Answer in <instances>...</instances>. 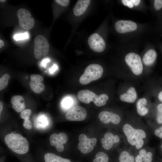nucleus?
<instances>
[{"label": "nucleus", "mask_w": 162, "mask_h": 162, "mask_svg": "<svg viewBox=\"0 0 162 162\" xmlns=\"http://www.w3.org/2000/svg\"><path fill=\"white\" fill-rule=\"evenodd\" d=\"M4 140L7 146L16 154H24L28 150L29 145L28 141L20 134H9L5 136Z\"/></svg>", "instance_id": "obj_1"}, {"label": "nucleus", "mask_w": 162, "mask_h": 162, "mask_svg": "<svg viewBox=\"0 0 162 162\" xmlns=\"http://www.w3.org/2000/svg\"><path fill=\"white\" fill-rule=\"evenodd\" d=\"M77 95L78 99L82 102L89 104L92 101L96 106L99 107L104 105L109 99L108 96L106 94L97 95L92 91L88 90L80 91Z\"/></svg>", "instance_id": "obj_2"}, {"label": "nucleus", "mask_w": 162, "mask_h": 162, "mask_svg": "<svg viewBox=\"0 0 162 162\" xmlns=\"http://www.w3.org/2000/svg\"><path fill=\"white\" fill-rule=\"evenodd\" d=\"M103 72V68L100 65L95 64H90L86 68L80 76L79 82L82 84L87 85L100 78Z\"/></svg>", "instance_id": "obj_3"}, {"label": "nucleus", "mask_w": 162, "mask_h": 162, "mask_svg": "<svg viewBox=\"0 0 162 162\" xmlns=\"http://www.w3.org/2000/svg\"><path fill=\"white\" fill-rule=\"evenodd\" d=\"M125 60L134 74L139 75L142 74L143 64L139 55L134 52H130L126 55Z\"/></svg>", "instance_id": "obj_4"}, {"label": "nucleus", "mask_w": 162, "mask_h": 162, "mask_svg": "<svg viewBox=\"0 0 162 162\" xmlns=\"http://www.w3.org/2000/svg\"><path fill=\"white\" fill-rule=\"evenodd\" d=\"M123 130L126 136L129 143L132 146L135 145L137 140L146 137L144 131L141 129H135L130 125L126 124L124 125Z\"/></svg>", "instance_id": "obj_5"}, {"label": "nucleus", "mask_w": 162, "mask_h": 162, "mask_svg": "<svg viewBox=\"0 0 162 162\" xmlns=\"http://www.w3.org/2000/svg\"><path fill=\"white\" fill-rule=\"evenodd\" d=\"M34 54L35 58L39 59L42 55L45 56L49 52V45L47 39L41 35H37L34 40Z\"/></svg>", "instance_id": "obj_6"}, {"label": "nucleus", "mask_w": 162, "mask_h": 162, "mask_svg": "<svg viewBox=\"0 0 162 162\" xmlns=\"http://www.w3.org/2000/svg\"><path fill=\"white\" fill-rule=\"evenodd\" d=\"M17 16L19 24L22 28L29 30L33 27L34 20L31 17V14L28 11L24 8H20L17 12Z\"/></svg>", "instance_id": "obj_7"}, {"label": "nucleus", "mask_w": 162, "mask_h": 162, "mask_svg": "<svg viewBox=\"0 0 162 162\" xmlns=\"http://www.w3.org/2000/svg\"><path fill=\"white\" fill-rule=\"evenodd\" d=\"M78 148L81 152L86 154L92 151L95 146L97 140L95 138H89L84 134H80L78 137Z\"/></svg>", "instance_id": "obj_8"}, {"label": "nucleus", "mask_w": 162, "mask_h": 162, "mask_svg": "<svg viewBox=\"0 0 162 162\" xmlns=\"http://www.w3.org/2000/svg\"><path fill=\"white\" fill-rule=\"evenodd\" d=\"M87 115L86 110L83 107L76 106L71 109L65 114L66 119L69 121H81Z\"/></svg>", "instance_id": "obj_9"}, {"label": "nucleus", "mask_w": 162, "mask_h": 162, "mask_svg": "<svg viewBox=\"0 0 162 162\" xmlns=\"http://www.w3.org/2000/svg\"><path fill=\"white\" fill-rule=\"evenodd\" d=\"M88 42L90 48L96 52H103L106 47L104 41L97 33H94L91 34L88 39Z\"/></svg>", "instance_id": "obj_10"}, {"label": "nucleus", "mask_w": 162, "mask_h": 162, "mask_svg": "<svg viewBox=\"0 0 162 162\" xmlns=\"http://www.w3.org/2000/svg\"><path fill=\"white\" fill-rule=\"evenodd\" d=\"M49 140L51 145L55 146L58 152H61L64 150L63 144L67 142L68 136L63 132H61L58 134L54 133L51 135Z\"/></svg>", "instance_id": "obj_11"}, {"label": "nucleus", "mask_w": 162, "mask_h": 162, "mask_svg": "<svg viewBox=\"0 0 162 162\" xmlns=\"http://www.w3.org/2000/svg\"><path fill=\"white\" fill-rule=\"evenodd\" d=\"M136 23L131 20H120L115 23L116 30L120 33H124L134 31L137 28Z\"/></svg>", "instance_id": "obj_12"}, {"label": "nucleus", "mask_w": 162, "mask_h": 162, "mask_svg": "<svg viewBox=\"0 0 162 162\" xmlns=\"http://www.w3.org/2000/svg\"><path fill=\"white\" fill-rule=\"evenodd\" d=\"M98 118L102 123L106 124L112 122L118 124L121 121L120 116L117 114L107 111H102L99 114Z\"/></svg>", "instance_id": "obj_13"}, {"label": "nucleus", "mask_w": 162, "mask_h": 162, "mask_svg": "<svg viewBox=\"0 0 162 162\" xmlns=\"http://www.w3.org/2000/svg\"><path fill=\"white\" fill-rule=\"evenodd\" d=\"M104 138L101 139L102 146L104 149L109 150L112 147L114 143L119 141V136L116 135L114 136L111 133L107 132L104 136Z\"/></svg>", "instance_id": "obj_14"}, {"label": "nucleus", "mask_w": 162, "mask_h": 162, "mask_svg": "<svg viewBox=\"0 0 162 162\" xmlns=\"http://www.w3.org/2000/svg\"><path fill=\"white\" fill-rule=\"evenodd\" d=\"M11 102L12 108L17 112H20L25 108V104L23 98L20 95H15L12 97Z\"/></svg>", "instance_id": "obj_15"}, {"label": "nucleus", "mask_w": 162, "mask_h": 162, "mask_svg": "<svg viewBox=\"0 0 162 162\" xmlns=\"http://www.w3.org/2000/svg\"><path fill=\"white\" fill-rule=\"evenodd\" d=\"M90 1V0L77 1L73 9L74 15L79 16L83 14L88 8Z\"/></svg>", "instance_id": "obj_16"}, {"label": "nucleus", "mask_w": 162, "mask_h": 162, "mask_svg": "<svg viewBox=\"0 0 162 162\" xmlns=\"http://www.w3.org/2000/svg\"><path fill=\"white\" fill-rule=\"evenodd\" d=\"M137 98V94L135 89L132 87L129 88L125 93L121 94L120 96L122 101L129 103L134 102Z\"/></svg>", "instance_id": "obj_17"}, {"label": "nucleus", "mask_w": 162, "mask_h": 162, "mask_svg": "<svg viewBox=\"0 0 162 162\" xmlns=\"http://www.w3.org/2000/svg\"><path fill=\"white\" fill-rule=\"evenodd\" d=\"M157 58V53L153 49L148 50L144 54L143 58L142 61L146 65H150L155 62Z\"/></svg>", "instance_id": "obj_18"}, {"label": "nucleus", "mask_w": 162, "mask_h": 162, "mask_svg": "<svg viewBox=\"0 0 162 162\" xmlns=\"http://www.w3.org/2000/svg\"><path fill=\"white\" fill-rule=\"evenodd\" d=\"M44 159L45 162H72L68 159L51 153L46 154L44 156Z\"/></svg>", "instance_id": "obj_19"}, {"label": "nucleus", "mask_w": 162, "mask_h": 162, "mask_svg": "<svg viewBox=\"0 0 162 162\" xmlns=\"http://www.w3.org/2000/svg\"><path fill=\"white\" fill-rule=\"evenodd\" d=\"M147 104V100L145 98H140L137 101L136 104L137 111L140 116H144L148 112V110L146 107Z\"/></svg>", "instance_id": "obj_20"}, {"label": "nucleus", "mask_w": 162, "mask_h": 162, "mask_svg": "<svg viewBox=\"0 0 162 162\" xmlns=\"http://www.w3.org/2000/svg\"><path fill=\"white\" fill-rule=\"evenodd\" d=\"M29 85L32 90L36 93H40L45 89L44 84L41 82H34L31 81Z\"/></svg>", "instance_id": "obj_21"}, {"label": "nucleus", "mask_w": 162, "mask_h": 162, "mask_svg": "<svg viewBox=\"0 0 162 162\" xmlns=\"http://www.w3.org/2000/svg\"><path fill=\"white\" fill-rule=\"evenodd\" d=\"M109 158L106 153L102 152L97 153L95 157L92 160V162H108Z\"/></svg>", "instance_id": "obj_22"}, {"label": "nucleus", "mask_w": 162, "mask_h": 162, "mask_svg": "<svg viewBox=\"0 0 162 162\" xmlns=\"http://www.w3.org/2000/svg\"><path fill=\"white\" fill-rule=\"evenodd\" d=\"M119 162H134L133 156L130 155L127 151H124L120 154L119 158Z\"/></svg>", "instance_id": "obj_23"}, {"label": "nucleus", "mask_w": 162, "mask_h": 162, "mask_svg": "<svg viewBox=\"0 0 162 162\" xmlns=\"http://www.w3.org/2000/svg\"><path fill=\"white\" fill-rule=\"evenodd\" d=\"M10 78V75L8 74H4L0 79V90L5 88L8 82V80Z\"/></svg>", "instance_id": "obj_24"}, {"label": "nucleus", "mask_w": 162, "mask_h": 162, "mask_svg": "<svg viewBox=\"0 0 162 162\" xmlns=\"http://www.w3.org/2000/svg\"><path fill=\"white\" fill-rule=\"evenodd\" d=\"M156 119L159 124H162V103L158 104L157 106Z\"/></svg>", "instance_id": "obj_25"}, {"label": "nucleus", "mask_w": 162, "mask_h": 162, "mask_svg": "<svg viewBox=\"0 0 162 162\" xmlns=\"http://www.w3.org/2000/svg\"><path fill=\"white\" fill-rule=\"evenodd\" d=\"M32 111L30 109H26L22 111L20 115V117L25 119H28L31 114Z\"/></svg>", "instance_id": "obj_26"}, {"label": "nucleus", "mask_w": 162, "mask_h": 162, "mask_svg": "<svg viewBox=\"0 0 162 162\" xmlns=\"http://www.w3.org/2000/svg\"><path fill=\"white\" fill-rule=\"evenodd\" d=\"M31 81L34 82H41L43 80V78L40 75L36 74H32L30 76Z\"/></svg>", "instance_id": "obj_27"}, {"label": "nucleus", "mask_w": 162, "mask_h": 162, "mask_svg": "<svg viewBox=\"0 0 162 162\" xmlns=\"http://www.w3.org/2000/svg\"><path fill=\"white\" fill-rule=\"evenodd\" d=\"M28 37V35L27 33L17 34L15 35L14 38L16 40H22L27 39Z\"/></svg>", "instance_id": "obj_28"}, {"label": "nucleus", "mask_w": 162, "mask_h": 162, "mask_svg": "<svg viewBox=\"0 0 162 162\" xmlns=\"http://www.w3.org/2000/svg\"><path fill=\"white\" fill-rule=\"evenodd\" d=\"M152 152H147L142 159L143 161L144 162H152Z\"/></svg>", "instance_id": "obj_29"}, {"label": "nucleus", "mask_w": 162, "mask_h": 162, "mask_svg": "<svg viewBox=\"0 0 162 162\" xmlns=\"http://www.w3.org/2000/svg\"><path fill=\"white\" fill-rule=\"evenodd\" d=\"M23 125L24 127L28 130H30L32 128V124L31 121L28 119H25L24 121Z\"/></svg>", "instance_id": "obj_30"}, {"label": "nucleus", "mask_w": 162, "mask_h": 162, "mask_svg": "<svg viewBox=\"0 0 162 162\" xmlns=\"http://www.w3.org/2000/svg\"><path fill=\"white\" fill-rule=\"evenodd\" d=\"M72 100L70 98H66L63 101V106L64 108H68L71 106L72 104Z\"/></svg>", "instance_id": "obj_31"}, {"label": "nucleus", "mask_w": 162, "mask_h": 162, "mask_svg": "<svg viewBox=\"0 0 162 162\" xmlns=\"http://www.w3.org/2000/svg\"><path fill=\"white\" fill-rule=\"evenodd\" d=\"M154 6L156 10H160L162 7V0H154Z\"/></svg>", "instance_id": "obj_32"}, {"label": "nucleus", "mask_w": 162, "mask_h": 162, "mask_svg": "<svg viewBox=\"0 0 162 162\" xmlns=\"http://www.w3.org/2000/svg\"><path fill=\"white\" fill-rule=\"evenodd\" d=\"M55 1L59 5L63 6L66 7L69 4V0H56Z\"/></svg>", "instance_id": "obj_33"}, {"label": "nucleus", "mask_w": 162, "mask_h": 162, "mask_svg": "<svg viewBox=\"0 0 162 162\" xmlns=\"http://www.w3.org/2000/svg\"><path fill=\"white\" fill-rule=\"evenodd\" d=\"M122 2L124 5L127 6L130 8H131L134 7V5L131 0H122Z\"/></svg>", "instance_id": "obj_34"}, {"label": "nucleus", "mask_w": 162, "mask_h": 162, "mask_svg": "<svg viewBox=\"0 0 162 162\" xmlns=\"http://www.w3.org/2000/svg\"><path fill=\"white\" fill-rule=\"evenodd\" d=\"M144 144V141L142 138H140L138 140L135 145L136 148L137 149H139L141 148Z\"/></svg>", "instance_id": "obj_35"}, {"label": "nucleus", "mask_w": 162, "mask_h": 162, "mask_svg": "<svg viewBox=\"0 0 162 162\" xmlns=\"http://www.w3.org/2000/svg\"><path fill=\"white\" fill-rule=\"evenodd\" d=\"M154 133L156 136L162 138V126L155 130Z\"/></svg>", "instance_id": "obj_36"}, {"label": "nucleus", "mask_w": 162, "mask_h": 162, "mask_svg": "<svg viewBox=\"0 0 162 162\" xmlns=\"http://www.w3.org/2000/svg\"><path fill=\"white\" fill-rule=\"evenodd\" d=\"M156 96L158 100L161 103H162V88H160L158 89Z\"/></svg>", "instance_id": "obj_37"}, {"label": "nucleus", "mask_w": 162, "mask_h": 162, "mask_svg": "<svg viewBox=\"0 0 162 162\" xmlns=\"http://www.w3.org/2000/svg\"><path fill=\"white\" fill-rule=\"evenodd\" d=\"M147 152L144 149H142L139 152V155L142 157V159L146 155ZM143 160V159H142Z\"/></svg>", "instance_id": "obj_38"}, {"label": "nucleus", "mask_w": 162, "mask_h": 162, "mask_svg": "<svg viewBox=\"0 0 162 162\" xmlns=\"http://www.w3.org/2000/svg\"><path fill=\"white\" fill-rule=\"evenodd\" d=\"M135 160L136 162H142L143 161L142 157L140 155H138L136 156Z\"/></svg>", "instance_id": "obj_39"}, {"label": "nucleus", "mask_w": 162, "mask_h": 162, "mask_svg": "<svg viewBox=\"0 0 162 162\" xmlns=\"http://www.w3.org/2000/svg\"><path fill=\"white\" fill-rule=\"evenodd\" d=\"M131 1L133 4L135 6L138 5L140 2V0H131Z\"/></svg>", "instance_id": "obj_40"}, {"label": "nucleus", "mask_w": 162, "mask_h": 162, "mask_svg": "<svg viewBox=\"0 0 162 162\" xmlns=\"http://www.w3.org/2000/svg\"><path fill=\"white\" fill-rule=\"evenodd\" d=\"M50 60L48 59H46L44 60L42 63V65L43 66H45L46 64Z\"/></svg>", "instance_id": "obj_41"}, {"label": "nucleus", "mask_w": 162, "mask_h": 162, "mask_svg": "<svg viewBox=\"0 0 162 162\" xmlns=\"http://www.w3.org/2000/svg\"><path fill=\"white\" fill-rule=\"evenodd\" d=\"M57 68V66L56 65L54 64L50 69V71L51 72H53Z\"/></svg>", "instance_id": "obj_42"}, {"label": "nucleus", "mask_w": 162, "mask_h": 162, "mask_svg": "<svg viewBox=\"0 0 162 162\" xmlns=\"http://www.w3.org/2000/svg\"><path fill=\"white\" fill-rule=\"evenodd\" d=\"M3 108V104L2 102L0 101V113L1 114V112L2 111Z\"/></svg>", "instance_id": "obj_43"}, {"label": "nucleus", "mask_w": 162, "mask_h": 162, "mask_svg": "<svg viewBox=\"0 0 162 162\" xmlns=\"http://www.w3.org/2000/svg\"><path fill=\"white\" fill-rule=\"evenodd\" d=\"M4 45V41L2 40H0V48H1Z\"/></svg>", "instance_id": "obj_44"}, {"label": "nucleus", "mask_w": 162, "mask_h": 162, "mask_svg": "<svg viewBox=\"0 0 162 162\" xmlns=\"http://www.w3.org/2000/svg\"><path fill=\"white\" fill-rule=\"evenodd\" d=\"M6 1V0H0V2H4Z\"/></svg>", "instance_id": "obj_45"}, {"label": "nucleus", "mask_w": 162, "mask_h": 162, "mask_svg": "<svg viewBox=\"0 0 162 162\" xmlns=\"http://www.w3.org/2000/svg\"><path fill=\"white\" fill-rule=\"evenodd\" d=\"M161 148H162V145H161Z\"/></svg>", "instance_id": "obj_46"}]
</instances>
